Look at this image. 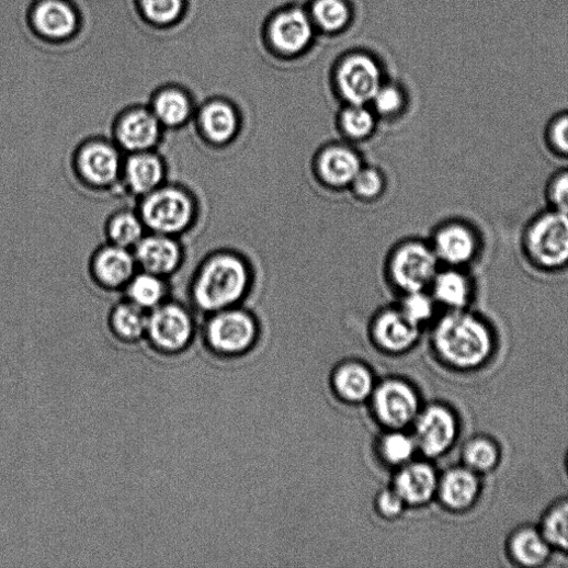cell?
<instances>
[{"label": "cell", "instance_id": "f546056e", "mask_svg": "<svg viewBox=\"0 0 568 568\" xmlns=\"http://www.w3.org/2000/svg\"><path fill=\"white\" fill-rule=\"evenodd\" d=\"M334 385L342 398L349 401H362L372 391V375L360 364H347L336 374Z\"/></svg>", "mask_w": 568, "mask_h": 568}, {"label": "cell", "instance_id": "ba28073f", "mask_svg": "<svg viewBox=\"0 0 568 568\" xmlns=\"http://www.w3.org/2000/svg\"><path fill=\"white\" fill-rule=\"evenodd\" d=\"M531 258L541 266L556 269L568 263V215L554 211L538 217L526 236Z\"/></svg>", "mask_w": 568, "mask_h": 568}, {"label": "cell", "instance_id": "cb8c5ba5", "mask_svg": "<svg viewBox=\"0 0 568 568\" xmlns=\"http://www.w3.org/2000/svg\"><path fill=\"white\" fill-rule=\"evenodd\" d=\"M171 280L138 270L128 282L123 297L146 313L170 299Z\"/></svg>", "mask_w": 568, "mask_h": 568}, {"label": "cell", "instance_id": "8992f818", "mask_svg": "<svg viewBox=\"0 0 568 568\" xmlns=\"http://www.w3.org/2000/svg\"><path fill=\"white\" fill-rule=\"evenodd\" d=\"M166 134L150 109L138 105L115 116L109 136L125 155H129L160 150Z\"/></svg>", "mask_w": 568, "mask_h": 568}, {"label": "cell", "instance_id": "1f68e13d", "mask_svg": "<svg viewBox=\"0 0 568 568\" xmlns=\"http://www.w3.org/2000/svg\"><path fill=\"white\" fill-rule=\"evenodd\" d=\"M350 9L344 0H316L311 9V20L328 33L343 30L350 21Z\"/></svg>", "mask_w": 568, "mask_h": 568}, {"label": "cell", "instance_id": "d6986e66", "mask_svg": "<svg viewBox=\"0 0 568 568\" xmlns=\"http://www.w3.org/2000/svg\"><path fill=\"white\" fill-rule=\"evenodd\" d=\"M374 406L377 416L386 424L401 428L416 417L418 398L408 385L401 382H388L375 393Z\"/></svg>", "mask_w": 568, "mask_h": 568}, {"label": "cell", "instance_id": "2e32d148", "mask_svg": "<svg viewBox=\"0 0 568 568\" xmlns=\"http://www.w3.org/2000/svg\"><path fill=\"white\" fill-rule=\"evenodd\" d=\"M429 241L442 266L461 268L478 252L475 231L457 221L439 226Z\"/></svg>", "mask_w": 568, "mask_h": 568}, {"label": "cell", "instance_id": "836d02e7", "mask_svg": "<svg viewBox=\"0 0 568 568\" xmlns=\"http://www.w3.org/2000/svg\"><path fill=\"white\" fill-rule=\"evenodd\" d=\"M406 94L395 84H382L370 104L378 120H396L406 110Z\"/></svg>", "mask_w": 568, "mask_h": 568}, {"label": "cell", "instance_id": "6da1fadb", "mask_svg": "<svg viewBox=\"0 0 568 568\" xmlns=\"http://www.w3.org/2000/svg\"><path fill=\"white\" fill-rule=\"evenodd\" d=\"M254 270L241 252L221 248L206 254L194 270L186 286L189 303L211 315L241 306L251 294Z\"/></svg>", "mask_w": 568, "mask_h": 568}, {"label": "cell", "instance_id": "484cf974", "mask_svg": "<svg viewBox=\"0 0 568 568\" xmlns=\"http://www.w3.org/2000/svg\"><path fill=\"white\" fill-rule=\"evenodd\" d=\"M436 489V476L428 464L417 463L406 467L396 480V491L410 504L428 502Z\"/></svg>", "mask_w": 568, "mask_h": 568}, {"label": "cell", "instance_id": "d4e9b609", "mask_svg": "<svg viewBox=\"0 0 568 568\" xmlns=\"http://www.w3.org/2000/svg\"><path fill=\"white\" fill-rule=\"evenodd\" d=\"M147 232L136 207H125L113 212L104 224L105 242L130 250L139 243Z\"/></svg>", "mask_w": 568, "mask_h": 568}, {"label": "cell", "instance_id": "83f0119b", "mask_svg": "<svg viewBox=\"0 0 568 568\" xmlns=\"http://www.w3.org/2000/svg\"><path fill=\"white\" fill-rule=\"evenodd\" d=\"M479 482L467 469H453L447 473L441 485L444 503L452 509H464L476 500Z\"/></svg>", "mask_w": 568, "mask_h": 568}, {"label": "cell", "instance_id": "b9f144b4", "mask_svg": "<svg viewBox=\"0 0 568 568\" xmlns=\"http://www.w3.org/2000/svg\"><path fill=\"white\" fill-rule=\"evenodd\" d=\"M404 503L396 490L386 491L378 498V509L387 516L398 515L402 511Z\"/></svg>", "mask_w": 568, "mask_h": 568}, {"label": "cell", "instance_id": "ab89813d", "mask_svg": "<svg viewBox=\"0 0 568 568\" xmlns=\"http://www.w3.org/2000/svg\"><path fill=\"white\" fill-rule=\"evenodd\" d=\"M549 198L555 211L568 215V172L554 179L549 188Z\"/></svg>", "mask_w": 568, "mask_h": 568}, {"label": "cell", "instance_id": "5bb4252c", "mask_svg": "<svg viewBox=\"0 0 568 568\" xmlns=\"http://www.w3.org/2000/svg\"><path fill=\"white\" fill-rule=\"evenodd\" d=\"M169 180V164L160 150L126 155L122 175V195L137 202Z\"/></svg>", "mask_w": 568, "mask_h": 568}, {"label": "cell", "instance_id": "d6a6232c", "mask_svg": "<svg viewBox=\"0 0 568 568\" xmlns=\"http://www.w3.org/2000/svg\"><path fill=\"white\" fill-rule=\"evenodd\" d=\"M548 544L545 536L533 530H525L514 536L512 552L514 557L522 564L529 566L538 565L549 554Z\"/></svg>", "mask_w": 568, "mask_h": 568}, {"label": "cell", "instance_id": "d590c367", "mask_svg": "<svg viewBox=\"0 0 568 568\" xmlns=\"http://www.w3.org/2000/svg\"><path fill=\"white\" fill-rule=\"evenodd\" d=\"M139 5L146 19L159 26L177 22L183 11V0H139Z\"/></svg>", "mask_w": 568, "mask_h": 568}, {"label": "cell", "instance_id": "4316f807", "mask_svg": "<svg viewBox=\"0 0 568 568\" xmlns=\"http://www.w3.org/2000/svg\"><path fill=\"white\" fill-rule=\"evenodd\" d=\"M337 123L345 141L364 143L376 133L378 117L370 105H345L339 113Z\"/></svg>", "mask_w": 568, "mask_h": 568}, {"label": "cell", "instance_id": "8fae6325", "mask_svg": "<svg viewBox=\"0 0 568 568\" xmlns=\"http://www.w3.org/2000/svg\"><path fill=\"white\" fill-rule=\"evenodd\" d=\"M382 71L366 55L347 57L336 72V84L345 105H370L383 84Z\"/></svg>", "mask_w": 568, "mask_h": 568}, {"label": "cell", "instance_id": "7c38bea8", "mask_svg": "<svg viewBox=\"0 0 568 568\" xmlns=\"http://www.w3.org/2000/svg\"><path fill=\"white\" fill-rule=\"evenodd\" d=\"M151 341L167 351L182 349L194 333L191 310L171 298L148 313L147 331Z\"/></svg>", "mask_w": 568, "mask_h": 568}, {"label": "cell", "instance_id": "52a82bcc", "mask_svg": "<svg viewBox=\"0 0 568 568\" xmlns=\"http://www.w3.org/2000/svg\"><path fill=\"white\" fill-rule=\"evenodd\" d=\"M138 270L133 250L109 242L94 249L87 263L92 286L104 294H123Z\"/></svg>", "mask_w": 568, "mask_h": 568}, {"label": "cell", "instance_id": "f35d334b", "mask_svg": "<svg viewBox=\"0 0 568 568\" xmlns=\"http://www.w3.org/2000/svg\"><path fill=\"white\" fill-rule=\"evenodd\" d=\"M383 451L389 462L399 464L407 462L412 456L414 444L407 435L395 433L385 439Z\"/></svg>", "mask_w": 568, "mask_h": 568}, {"label": "cell", "instance_id": "f1b7e54d", "mask_svg": "<svg viewBox=\"0 0 568 568\" xmlns=\"http://www.w3.org/2000/svg\"><path fill=\"white\" fill-rule=\"evenodd\" d=\"M148 313L123 298L110 315L113 331L125 340H136L147 331Z\"/></svg>", "mask_w": 568, "mask_h": 568}, {"label": "cell", "instance_id": "277c9868", "mask_svg": "<svg viewBox=\"0 0 568 568\" xmlns=\"http://www.w3.org/2000/svg\"><path fill=\"white\" fill-rule=\"evenodd\" d=\"M434 342L448 362L463 367L479 365L492 349L486 325L463 310L450 311L439 321Z\"/></svg>", "mask_w": 568, "mask_h": 568}, {"label": "cell", "instance_id": "74e56055", "mask_svg": "<svg viewBox=\"0 0 568 568\" xmlns=\"http://www.w3.org/2000/svg\"><path fill=\"white\" fill-rule=\"evenodd\" d=\"M464 457L469 467L477 470H488L496 465L498 451L491 442L477 440L467 445Z\"/></svg>", "mask_w": 568, "mask_h": 568}, {"label": "cell", "instance_id": "4fadbf2b", "mask_svg": "<svg viewBox=\"0 0 568 568\" xmlns=\"http://www.w3.org/2000/svg\"><path fill=\"white\" fill-rule=\"evenodd\" d=\"M257 333L254 317L240 306L211 314L207 323L209 343L226 353L247 350L254 342Z\"/></svg>", "mask_w": 568, "mask_h": 568}, {"label": "cell", "instance_id": "7a4b0ae2", "mask_svg": "<svg viewBox=\"0 0 568 568\" xmlns=\"http://www.w3.org/2000/svg\"><path fill=\"white\" fill-rule=\"evenodd\" d=\"M148 232L184 239L200 226L203 208L200 196L182 182L169 180L136 202Z\"/></svg>", "mask_w": 568, "mask_h": 568}, {"label": "cell", "instance_id": "44dd1931", "mask_svg": "<svg viewBox=\"0 0 568 568\" xmlns=\"http://www.w3.org/2000/svg\"><path fill=\"white\" fill-rule=\"evenodd\" d=\"M456 424L453 416L444 408H429L417 425L418 442L428 456L445 452L455 438Z\"/></svg>", "mask_w": 568, "mask_h": 568}, {"label": "cell", "instance_id": "5b68a950", "mask_svg": "<svg viewBox=\"0 0 568 568\" xmlns=\"http://www.w3.org/2000/svg\"><path fill=\"white\" fill-rule=\"evenodd\" d=\"M441 266L429 240L407 238L390 250L386 259L385 275L389 286L402 296L429 291Z\"/></svg>", "mask_w": 568, "mask_h": 568}, {"label": "cell", "instance_id": "e0dca14e", "mask_svg": "<svg viewBox=\"0 0 568 568\" xmlns=\"http://www.w3.org/2000/svg\"><path fill=\"white\" fill-rule=\"evenodd\" d=\"M313 36V20L299 9L277 14L268 27V37L273 49L282 55L302 53L308 47Z\"/></svg>", "mask_w": 568, "mask_h": 568}, {"label": "cell", "instance_id": "30bf717a", "mask_svg": "<svg viewBox=\"0 0 568 568\" xmlns=\"http://www.w3.org/2000/svg\"><path fill=\"white\" fill-rule=\"evenodd\" d=\"M192 125L203 145L221 150L238 139L242 120L237 107L231 103L225 100H212L197 109Z\"/></svg>", "mask_w": 568, "mask_h": 568}, {"label": "cell", "instance_id": "60d3db41", "mask_svg": "<svg viewBox=\"0 0 568 568\" xmlns=\"http://www.w3.org/2000/svg\"><path fill=\"white\" fill-rule=\"evenodd\" d=\"M549 137L557 151L568 155V115L559 117L552 125Z\"/></svg>", "mask_w": 568, "mask_h": 568}, {"label": "cell", "instance_id": "603a6c76", "mask_svg": "<svg viewBox=\"0 0 568 568\" xmlns=\"http://www.w3.org/2000/svg\"><path fill=\"white\" fill-rule=\"evenodd\" d=\"M36 31L50 39H65L77 30L75 10L64 0H43L33 12Z\"/></svg>", "mask_w": 568, "mask_h": 568}, {"label": "cell", "instance_id": "3957f363", "mask_svg": "<svg viewBox=\"0 0 568 568\" xmlns=\"http://www.w3.org/2000/svg\"><path fill=\"white\" fill-rule=\"evenodd\" d=\"M125 157L110 136L90 135L72 149L69 172L84 193L122 195Z\"/></svg>", "mask_w": 568, "mask_h": 568}, {"label": "cell", "instance_id": "ac0fdd59", "mask_svg": "<svg viewBox=\"0 0 568 568\" xmlns=\"http://www.w3.org/2000/svg\"><path fill=\"white\" fill-rule=\"evenodd\" d=\"M148 107L167 133L192 125L197 112L191 94L178 87L158 90Z\"/></svg>", "mask_w": 568, "mask_h": 568}, {"label": "cell", "instance_id": "8d00e7d4", "mask_svg": "<svg viewBox=\"0 0 568 568\" xmlns=\"http://www.w3.org/2000/svg\"><path fill=\"white\" fill-rule=\"evenodd\" d=\"M544 536L549 544L568 550V504L549 514L545 522Z\"/></svg>", "mask_w": 568, "mask_h": 568}, {"label": "cell", "instance_id": "4dcf8cb0", "mask_svg": "<svg viewBox=\"0 0 568 568\" xmlns=\"http://www.w3.org/2000/svg\"><path fill=\"white\" fill-rule=\"evenodd\" d=\"M387 177L380 168L364 164L352 181L349 191L356 201L372 204L382 200L387 192Z\"/></svg>", "mask_w": 568, "mask_h": 568}, {"label": "cell", "instance_id": "e575fe53", "mask_svg": "<svg viewBox=\"0 0 568 568\" xmlns=\"http://www.w3.org/2000/svg\"><path fill=\"white\" fill-rule=\"evenodd\" d=\"M400 297L399 309L419 328L433 318L438 305L429 291L414 292Z\"/></svg>", "mask_w": 568, "mask_h": 568}, {"label": "cell", "instance_id": "ffe728a7", "mask_svg": "<svg viewBox=\"0 0 568 568\" xmlns=\"http://www.w3.org/2000/svg\"><path fill=\"white\" fill-rule=\"evenodd\" d=\"M420 329L398 306L378 313L373 321V334L377 343L394 352L412 347L419 338Z\"/></svg>", "mask_w": 568, "mask_h": 568}, {"label": "cell", "instance_id": "9a60e30c", "mask_svg": "<svg viewBox=\"0 0 568 568\" xmlns=\"http://www.w3.org/2000/svg\"><path fill=\"white\" fill-rule=\"evenodd\" d=\"M139 270L171 280L183 268L186 251L183 240L147 232L133 249Z\"/></svg>", "mask_w": 568, "mask_h": 568}, {"label": "cell", "instance_id": "7402d4cb", "mask_svg": "<svg viewBox=\"0 0 568 568\" xmlns=\"http://www.w3.org/2000/svg\"><path fill=\"white\" fill-rule=\"evenodd\" d=\"M429 293L438 306L456 311L468 305L472 286L459 268L441 266L430 284Z\"/></svg>", "mask_w": 568, "mask_h": 568}, {"label": "cell", "instance_id": "9c48e42d", "mask_svg": "<svg viewBox=\"0 0 568 568\" xmlns=\"http://www.w3.org/2000/svg\"><path fill=\"white\" fill-rule=\"evenodd\" d=\"M364 164L361 154L350 143H330L316 152L313 172L322 186L342 192L349 191Z\"/></svg>", "mask_w": 568, "mask_h": 568}]
</instances>
